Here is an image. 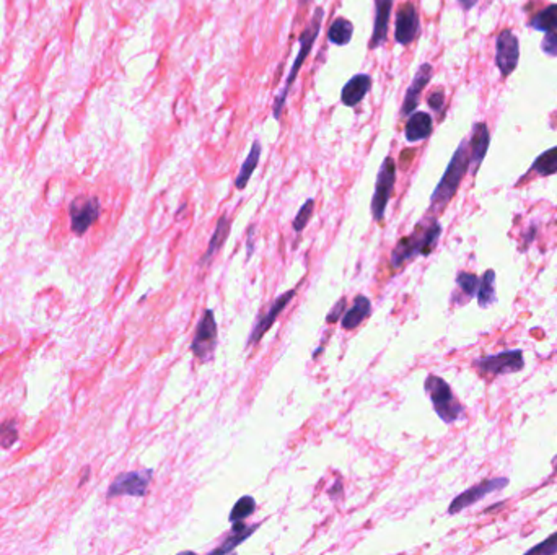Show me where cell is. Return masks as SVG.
I'll return each instance as SVG.
<instances>
[{
    "mask_svg": "<svg viewBox=\"0 0 557 555\" xmlns=\"http://www.w3.org/2000/svg\"><path fill=\"white\" fill-rule=\"evenodd\" d=\"M530 26L533 30L543 33L557 31V4L549 5V7L541 10L536 16H533Z\"/></svg>",
    "mask_w": 557,
    "mask_h": 555,
    "instance_id": "cell-25",
    "label": "cell"
},
{
    "mask_svg": "<svg viewBox=\"0 0 557 555\" xmlns=\"http://www.w3.org/2000/svg\"><path fill=\"white\" fill-rule=\"evenodd\" d=\"M228 235H230V220H228L227 215H222L219 221H217L214 235H212V238H210L207 251H205V256L202 260H200V264H205L207 260H210L215 256V253L219 251L222 246H224V243L227 241Z\"/></svg>",
    "mask_w": 557,
    "mask_h": 555,
    "instance_id": "cell-23",
    "label": "cell"
},
{
    "mask_svg": "<svg viewBox=\"0 0 557 555\" xmlns=\"http://www.w3.org/2000/svg\"><path fill=\"white\" fill-rule=\"evenodd\" d=\"M394 0H375V20H373V31L370 36L369 49H378L383 46L388 38L389 16H391Z\"/></svg>",
    "mask_w": 557,
    "mask_h": 555,
    "instance_id": "cell-15",
    "label": "cell"
},
{
    "mask_svg": "<svg viewBox=\"0 0 557 555\" xmlns=\"http://www.w3.org/2000/svg\"><path fill=\"white\" fill-rule=\"evenodd\" d=\"M520 60V43L518 38L510 30L500 33L495 41V64L500 70V75L509 77L517 69Z\"/></svg>",
    "mask_w": 557,
    "mask_h": 555,
    "instance_id": "cell-9",
    "label": "cell"
},
{
    "mask_svg": "<svg viewBox=\"0 0 557 555\" xmlns=\"http://www.w3.org/2000/svg\"><path fill=\"white\" fill-rule=\"evenodd\" d=\"M313 210H315V201H313V199H308V201H306L302 205V207H300L297 217L293 219L292 226H293L295 231H297V233L303 231L305 226L308 225L311 215H313Z\"/></svg>",
    "mask_w": 557,
    "mask_h": 555,
    "instance_id": "cell-29",
    "label": "cell"
},
{
    "mask_svg": "<svg viewBox=\"0 0 557 555\" xmlns=\"http://www.w3.org/2000/svg\"><path fill=\"white\" fill-rule=\"evenodd\" d=\"M256 510V502L253 497L249 495H244L239 498V500L235 503V507L232 508V513H230V523H237V521H244L248 518L249 515H253Z\"/></svg>",
    "mask_w": 557,
    "mask_h": 555,
    "instance_id": "cell-28",
    "label": "cell"
},
{
    "mask_svg": "<svg viewBox=\"0 0 557 555\" xmlns=\"http://www.w3.org/2000/svg\"><path fill=\"white\" fill-rule=\"evenodd\" d=\"M16 438H18V432H16L15 422H4V425L0 427V445L4 448H10L16 441Z\"/></svg>",
    "mask_w": 557,
    "mask_h": 555,
    "instance_id": "cell-30",
    "label": "cell"
},
{
    "mask_svg": "<svg viewBox=\"0 0 557 555\" xmlns=\"http://www.w3.org/2000/svg\"><path fill=\"white\" fill-rule=\"evenodd\" d=\"M152 469L146 471H134V473H126L116 477V480L109 485L108 498L119 497V495H131V497H144L147 493L150 480H152Z\"/></svg>",
    "mask_w": 557,
    "mask_h": 555,
    "instance_id": "cell-10",
    "label": "cell"
},
{
    "mask_svg": "<svg viewBox=\"0 0 557 555\" xmlns=\"http://www.w3.org/2000/svg\"><path fill=\"white\" fill-rule=\"evenodd\" d=\"M323 20H325V9L318 7L315 10L313 16H311L310 25L305 28V30L302 31V35H300V38H298L300 51L297 54V57H295V60H293L292 69H291V72H288L282 90L278 92V95L274 99V106H272V116H274L276 121H281V118H282V113H283V108H286V101L288 98V93H291V88L293 87L295 80H297L298 72H300V69H302V65L306 60V57H308L311 49H313L315 41L318 40V35H320L321 26H323Z\"/></svg>",
    "mask_w": 557,
    "mask_h": 555,
    "instance_id": "cell-2",
    "label": "cell"
},
{
    "mask_svg": "<svg viewBox=\"0 0 557 555\" xmlns=\"http://www.w3.org/2000/svg\"><path fill=\"white\" fill-rule=\"evenodd\" d=\"M531 171L539 176H551L557 173V147L539 155L533 163Z\"/></svg>",
    "mask_w": 557,
    "mask_h": 555,
    "instance_id": "cell-27",
    "label": "cell"
},
{
    "mask_svg": "<svg viewBox=\"0 0 557 555\" xmlns=\"http://www.w3.org/2000/svg\"><path fill=\"white\" fill-rule=\"evenodd\" d=\"M354 36V25L352 21L344 18V16H337L332 21L330 30H328V41L336 46H345L349 44Z\"/></svg>",
    "mask_w": 557,
    "mask_h": 555,
    "instance_id": "cell-22",
    "label": "cell"
},
{
    "mask_svg": "<svg viewBox=\"0 0 557 555\" xmlns=\"http://www.w3.org/2000/svg\"><path fill=\"white\" fill-rule=\"evenodd\" d=\"M427 103H428V106H431L432 111H436V113H442L443 104H445V93H443L442 88H437V90H433L431 95H428Z\"/></svg>",
    "mask_w": 557,
    "mask_h": 555,
    "instance_id": "cell-33",
    "label": "cell"
},
{
    "mask_svg": "<svg viewBox=\"0 0 557 555\" xmlns=\"http://www.w3.org/2000/svg\"><path fill=\"white\" fill-rule=\"evenodd\" d=\"M541 51L551 57H557V31L546 33L544 40L541 41Z\"/></svg>",
    "mask_w": 557,
    "mask_h": 555,
    "instance_id": "cell-32",
    "label": "cell"
},
{
    "mask_svg": "<svg viewBox=\"0 0 557 555\" xmlns=\"http://www.w3.org/2000/svg\"><path fill=\"white\" fill-rule=\"evenodd\" d=\"M217 346V323L212 309H205L204 316L200 318L196 334H194L191 352L199 362H209V358L212 357Z\"/></svg>",
    "mask_w": 557,
    "mask_h": 555,
    "instance_id": "cell-8",
    "label": "cell"
},
{
    "mask_svg": "<svg viewBox=\"0 0 557 555\" xmlns=\"http://www.w3.org/2000/svg\"><path fill=\"white\" fill-rule=\"evenodd\" d=\"M421 31V20L417 15L414 4L406 2L403 7L398 10L396 15V28H394V40L401 46H409V44L419 36Z\"/></svg>",
    "mask_w": 557,
    "mask_h": 555,
    "instance_id": "cell-11",
    "label": "cell"
},
{
    "mask_svg": "<svg viewBox=\"0 0 557 555\" xmlns=\"http://www.w3.org/2000/svg\"><path fill=\"white\" fill-rule=\"evenodd\" d=\"M394 185H396V163L391 157H386L378 170L375 192L372 199V215L380 225L385 221V212L389 199L393 196Z\"/></svg>",
    "mask_w": 557,
    "mask_h": 555,
    "instance_id": "cell-6",
    "label": "cell"
},
{
    "mask_svg": "<svg viewBox=\"0 0 557 555\" xmlns=\"http://www.w3.org/2000/svg\"><path fill=\"white\" fill-rule=\"evenodd\" d=\"M553 468H554V471L557 473V456L553 459Z\"/></svg>",
    "mask_w": 557,
    "mask_h": 555,
    "instance_id": "cell-36",
    "label": "cell"
},
{
    "mask_svg": "<svg viewBox=\"0 0 557 555\" xmlns=\"http://www.w3.org/2000/svg\"><path fill=\"white\" fill-rule=\"evenodd\" d=\"M258 526L259 524L247 526V524L243 523V521H237V523H233L230 536H228L227 539L222 542L220 547L214 549V551L210 552V554H212V555L214 554H228V552L235 551V549L239 546V544H242L243 541H247L248 537L252 536L256 529H258Z\"/></svg>",
    "mask_w": 557,
    "mask_h": 555,
    "instance_id": "cell-20",
    "label": "cell"
},
{
    "mask_svg": "<svg viewBox=\"0 0 557 555\" xmlns=\"http://www.w3.org/2000/svg\"><path fill=\"white\" fill-rule=\"evenodd\" d=\"M308 2H310V0H298V4H300V5H306Z\"/></svg>",
    "mask_w": 557,
    "mask_h": 555,
    "instance_id": "cell-37",
    "label": "cell"
},
{
    "mask_svg": "<svg viewBox=\"0 0 557 555\" xmlns=\"http://www.w3.org/2000/svg\"><path fill=\"white\" fill-rule=\"evenodd\" d=\"M370 312H372L370 300L364 295H359L354 300V307L342 316V327L345 331L355 329V327H359L362 324V321L370 314Z\"/></svg>",
    "mask_w": 557,
    "mask_h": 555,
    "instance_id": "cell-21",
    "label": "cell"
},
{
    "mask_svg": "<svg viewBox=\"0 0 557 555\" xmlns=\"http://www.w3.org/2000/svg\"><path fill=\"white\" fill-rule=\"evenodd\" d=\"M467 168H470V147H467V138H465L451 157L436 191L432 192L431 212H442L447 207L458 191L461 181L467 173Z\"/></svg>",
    "mask_w": 557,
    "mask_h": 555,
    "instance_id": "cell-3",
    "label": "cell"
},
{
    "mask_svg": "<svg viewBox=\"0 0 557 555\" xmlns=\"http://www.w3.org/2000/svg\"><path fill=\"white\" fill-rule=\"evenodd\" d=\"M372 77L369 74H357L354 75L341 90V101L344 106L355 108L362 103V99L367 97V93L372 88Z\"/></svg>",
    "mask_w": 557,
    "mask_h": 555,
    "instance_id": "cell-17",
    "label": "cell"
},
{
    "mask_svg": "<svg viewBox=\"0 0 557 555\" xmlns=\"http://www.w3.org/2000/svg\"><path fill=\"white\" fill-rule=\"evenodd\" d=\"M479 2V0H458V4H460V7L465 10V12H470L471 9H475L476 7V4Z\"/></svg>",
    "mask_w": 557,
    "mask_h": 555,
    "instance_id": "cell-35",
    "label": "cell"
},
{
    "mask_svg": "<svg viewBox=\"0 0 557 555\" xmlns=\"http://www.w3.org/2000/svg\"><path fill=\"white\" fill-rule=\"evenodd\" d=\"M509 484H510L509 477H494V479H486L479 482V484L470 487L467 490H465L463 493H460L458 497L453 498V502H451L448 507V515L453 516L456 513L463 512V510L484 500V498L491 495V493L504 490Z\"/></svg>",
    "mask_w": 557,
    "mask_h": 555,
    "instance_id": "cell-7",
    "label": "cell"
},
{
    "mask_svg": "<svg viewBox=\"0 0 557 555\" xmlns=\"http://www.w3.org/2000/svg\"><path fill=\"white\" fill-rule=\"evenodd\" d=\"M489 143H491V136H489V129L484 122H476L472 126L471 138L467 141V147H470V166L472 176L477 175L479 166H481L484 157H486Z\"/></svg>",
    "mask_w": 557,
    "mask_h": 555,
    "instance_id": "cell-14",
    "label": "cell"
},
{
    "mask_svg": "<svg viewBox=\"0 0 557 555\" xmlns=\"http://www.w3.org/2000/svg\"><path fill=\"white\" fill-rule=\"evenodd\" d=\"M261 153H263V147H261L259 141H254L252 150H249L248 157L244 158V162L239 166V173L235 180V187L239 191H243L247 185L252 180V176L254 173V170L258 168L259 165V158H261Z\"/></svg>",
    "mask_w": 557,
    "mask_h": 555,
    "instance_id": "cell-19",
    "label": "cell"
},
{
    "mask_svg": "<svg viewBox=\"0 0 557 555\" xmlns=\"http://www.w3.org/2000/svg\"><path fill=\"white\" fill-rule=\"evenodd\" d=\"M526 554H534V555H556L557 554V532H554L553 536H549L548 539H544L543 542H539L538 546H534L531 549H528Z\"/></svg>",
    "mask_w": 557,
    "mask_h": 555,
    "instance_id": "cell-31",
    "label": "cell"
},
{
    "mask_svg": "<svg viewBox=\"0 0 557 555\" xmlns=\"http://www.w3.org/2000/svg\"><path fill=\"white\" fill-rule=\"evenodd\" d=\"M472 366L476 368L479 376H482V378L486 380H492L499 378V376L521 371L525 368V357H523V352L520 348H515V351H507L472 360Z\"/></svg>",
    "mask_w": 557,
    "mask_h": 555,
    "instance_id": "cell-5",
    "label": "cell"
},
{
    "mask_svg": "<svg viewBox=\"0 0 557 555\" xmlns=\"http://www.w3.org/2000/svg\"><path fill=\"white\" fill-rule=\"evenodd\" d=\"M426 392L431 397L437 415L445 424H453L463 415L465 406L456 399L450 385L443 378L437 375H428L426 380Z\"/></svg>",
    "mask_w": 557,
    "mask_h": 555,
    "instance_id": "cell-4",
    "label": "cell"
},
{
    "mask_svg": "<svg viewBox=\"0 0 557 555\" xmlns=\"http://www.w3.org/2000/svg\"><path fill=\"white\" fill-rule=\"evenodd\" d=\"M432 75H433V67L431 64H422L421 67L417 69L414 79H412L408 92H406L403 108H401V116H403V118H409V116L417 109V106H419L421 93L428 85Z\"/></svg>",
    "mask_w": 557,
    "mask_h": 555,
    "instance_id": "cell-13",
    "label": "cell"
},
{
    "mask_svg": "<svg viewBox=\"0 0 557 555\" xmlns=\"http://www.w3.org/2000/svg\"><path fill=\"white\" fill-rule=\"evenodd\" d=\"M456 287H458L460 293H453V295L463 297L461 304H465L477 293L479 277L476 274H471V272H460V274L456 275Z\"/></svg>",
    "mask_w": 557,
    "mask_h": 555,
    "instance_id": "cell-26",
    "label": "cell"
},
{
    "mask_svg": "<svg viewBox=\"0 0 557 555\" xmlns=\"http://www.w3.org/2000/svg\"><path fill=\"white\" fill-rule=\"evenodd\" d=\"M495 270L487 269L484 272L481 279H479L477 287V303L481 308H489L492 303H495L497 295H495Z\"/></svg>",
    "mask_w": 557,
    "mask_h": 555,
    "instance_id": "cell-24",
    "label": "cell"
},
{
    "mask_svg": "<svg viewBox=\"0 0 557 555\" xmlns=\"http://www.w3.org/2000/svg\"><path fill=\"white\" fill-rule=\"evenodd\" d=\"M442 235V225L436 219H431L428 224L421 221L411 235L399 240L396 248L393 249L389 265L393 270L401 269L403 265L412 260L416 256H428L437 246V241Z\"/></svg>",
    "mask_w": 557,
    "mask_h": 555,
    "instance_id": "cell-1",
    "label": "cell"
},
{
    "mask_svg": "<svg viewBox=\"0 0 557 555\" xmlns=\"http://www.w3.org/2000/svg\"><path fill=\"white\" fill-rule=\"evenodd\" d=\"M99 215V201L97 197L75 199L70 205L72 230L77 235H83L97 221Z\"/></svg>",
    "mask_w": 557,
    "mask_h": 555,
    "instance_id": "cell-12",
    "label": "cell"
},
{
    "mask_svg": "<svg viewBox=\"0 0 557 555\" xmlns=\"http://www.w3.org/2000/svg\"><path fill=\"white\" fill-rule=\"evenodd\" d=\"M345 304H347V300L345 298H341L339 300V302L336 303V307L332 308V312L328 314V318H326V321L330 324H332V323H336V321H339L342 318V313H344V309H345Z\"/></svg>",
    "mask_w": 557,
    "mask_h": 555,
    "instance_id": "cell-34",
    "label": "cell"
},
{
    "mask_svg": "<svg viewBox=\"0 0 557 555\" xmlns=\"http://www.w3.org/2000/svg\"><path fill=\"white\" fill-rule=\"evenodd\" d=\"M295 293H297V290H295V288H292V290L286 292V293H283V295L278 297L274 303H272V307L269 308V312H267L263 316V318L258 321V324H256V327L253 329L252 337H249V342H248L249 346H252V344L254 346V344H258L261 339H263V336L266 334V332L269 331L271 327H272V324L276 323L277 316L283 312V308L287 307L288 302H292V298L295 297Z\"/></svg>",
    "mask_w": 557,
    "mask_h": 555,
    "instance_id": "cell-16",
    "label": "cell"
},
{
    "mask_svg": "<svg viewBox=\"0 0 557 555\" xmlns=\"http://www.w3.org/2000/svg\"><path fill=\"white\" fill-rule=\"evenodd\" d=\"M433 131V119L424 111H414L406 122L404 137L409 143H416L431 137Z\"/></svg>",
    "mask_w": 557,
    "mask_h": 555,
    "instance_id": "cell-18",
    "label": "cell"
}]
</instances>
